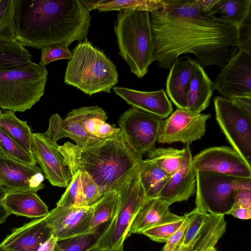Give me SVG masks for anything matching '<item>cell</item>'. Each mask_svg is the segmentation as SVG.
<instances>
[{
    "mask_svg": "<svg viewBox=\"0 0 251 251\" xmlns=\"http://www.w3.org/2000/svg\"><path fill=\"white\" fill-rule=\"evenodd\" d=\"M216 119L232 148L251 163V117L236 107L229 99H214Z\"/></svg>",
    "mask_w": 251,
    "mask_h": 251,
    "instance_id": "obj_9",
    "label": "cell"
},
{
    "mask_svg": "<svg viewBox=\"0 0 251 251\" xmlns=\"http://www.w3.org/2000/svg\"><path fill=\"white\" fill-rule=\"evenodd\" d=\"M58 150L70 173L77 170L88 173L98 185L101 198L114 190L143 160L122 131L92 147L82 148L67 142Z\"/></svg>",
    "mask_w": 251,
    "mask_h": 251,
    "instance_id": "obj_3",
    "label": "cell"
},
{
    "mask_svg": "<svg viewBox=\"0 0 251 251\" xmlns=\"http://www.w3.org/2000/svg\"><path fill=\"white\" fill-rule=\"evenodd\" d=\"M16 40L42 49L87 40L91 17L83 0H14Z\"/></svg>",
    "mask_w": 251,
    "mask_h": 251,
    "instance_id": "obj_2",
    "label": "cell"
},
{
    "mask_svg": "<svg viewBox=\"0 0 251 251\" xmlns=\"http://www.w3.org/2000/svg\"><path fill=\"white\" fill-rule=\"evenodd\" d=\"M68 62L64 82L91 96L100 92L110 93L118 82L115 65L104 53L86 40L73 49Z\"/></svg>",
    "mask_w": 251,
    "mask_h": 251,
    "instance_id": "obj_5",
    "label": "cell"
},
{
    "mask_svg": "<svg viewBox=\"0 0 251 251\" xmlns=\"http://www.w3.org/2000/svg\"><path fill=\"white\" fill-rule=\"evenodd\" d=\"M195 208L210 215L228 214L237 190L251 178L237 177L211 171L197 172Z\"/></svg>",
    "mask_w": 251,
    "mask_h": 251,
    "instance_id": "obj_8",
    "label": "cell"
},
{
    "mask_svg": "<svg viewBox=\"0 0 251 251\" xmlns=\"http://www.w3.org/2000/svg\"><path fill=\"white\" fill-rule=\"evenodd\" d=\"M197 171H211L237 177L251 178V165L232 148L212 147L192 157Z\"/></svg>",
    "mask_w": 251,
    "mask_h": 251,
    "instance_id": "obj_13",
    "label": "cell"
},
{
    "mask_svg": "<svg viewBox=\"0 0 251 251\" xmlns=\"http://www.w3.org/2000/svg\"><path fill=\"white\" fill-rule=\"evenodd\" d=\"M185 215L187 218L188 224L181 246L187 245L196 237L209 214L195 208Z\"/></svg>",
    "mask_w": 251,
    "mask_h": 251,
    "instance_id": "obj_39",
    "label": "cell"
},
{
    "mask_svg": "<svg viewBox=\"0 0 251 251\" xmlns=\"http://www.w3.org/2000/svg\"><path fill=\"white\" fill-rule=\"evenodd\" d=\"M198 63L196 60L181 55L171 66L166 83V93L177 108L187 109L190 81Z\"/></svg>",
    "mask_w": 251,
    "mask_h": 251,
    "instance_id": "obj_18",
    "label": "cell"
},
{
    "mask_svg": "<svg viewBox=\"0 0 251 251\" xmlns=\"http://www.w3.org/2000/svg\"><path fill=\"white\" fill-rule=\"evenodd\" d=\"M228 214L241 220H248L251 218V209L245 208H232Z\"/></svg>",
    "mask_w": 251,
    "mask_h": 251,
    "instance_id": "obj_48",
    "label": "cell"
},
{
    "mask_svg": "<svg viewBox=\"0 0 251 251\" xmlns=\"http://www.w3.org/2000/svg\"><path fill=\"white\" fill-rule=\"evenodd\" d=\"M114 190L119 194V206L116 215L107 223L96 245L102 248L124 245L135 216L149 200L141 184L138 166Z\"/></svg>",
    "mask_w": 251,
    "mask_h": 251,
    "instance_id": "obj_7",
    "label": "cell"
},
{
    "mask_svg": "<svg viewBox=\"0 0 251 251\" xmlns=\"http://www.w3.org/2000/svg\"><path fill=\"white\" fill-rule=\"evenodd\" d=\"M43 135L54 143L63 138H70L76 145L86 148L97 145L102 140L90 135L74 117L67 114L63 119L58 114L52 115L49 119V126Z\"/></svg>",
    "mask_w": 251,
    "mask_h": 251,
    "instance_id": "obj_22",
    "label": "cell"
},
{
    "mask_svg": "<svg viewBox=\"0 0 251 251\" xmlns=\"http://www.w3.org/2000/svg\"><path fill=\"white\" fill-rule=\"evenodd\" d=\"M1 113H1V110H0V115Z\"/></svg>",
    "mask_w": 251,
    "mask_h": 251,
    "instance_id": "obj_54",
    "label": "cell"
},
{
    "mask_svg": "<svg viewBox=\"0 0 251 251\" xmlns=\"http://www.w3.org/2000/svg\"><path fill=\"white\" fill-rule=\"evenodd\" d=\"M214 90V82L198 63L190 81L186 110L201 113L209 106Z\"/></svg>",
    "mask_w": 251,
    "mask_h": 251,
    "instance_id": "obj_25",
    "label": "cell"
},
{
    "mask_svg": "<svg viewBox=\"0 0 251 251\" xmlns=\"http://www.w3.org/2000/svg\"><path fill=\"white\" fill-rule=\"evenodd\" d=\"M185 150L179 168L170 176L158 197L170 205L186 201L196 193L197 171L192 165L193 157L189 144H186Z\"/></svg>",
    "mask_w": 251,
    "mask_h": 251,
    "instance_id": "obj_17",
    "label": "cell"
},
{
    "mask_svg": "<svg viewBox=\"0 0 251 251\" xmlns=\"http://www.w3.org/2000/svg\"><path fill=\"white\" fill-rule=\"evenodd\" d=\"M210 251H217V250L215 247H213V248H212L211 249V250Z\"/></svg>",
    "mask_w": 251,
    "mask_h": 251,
    "instance_id": "obj_53",
    "label": "cell"
},
{
    "mask_svg": "<svg viewBox=\"0 0 251 251\" xmlns=\"http://www.w3.org/2000/svg\"><path fill=\"white\" fill-rule=\"evenodd\" d=\"M59 145L45 137L43 133H32L31 152L40 165L45 177L53 186L67 187L72 179L65 165Z\"/></svg>",
    "mask_w": 251,
    "mask_h": 251,
    "instance_id": "obj_14",
    "label": "cell"
},
{
    "mask_svg": "<svg viewBox=\"0 0 251 251\" xmlns=\"http://www.w3.org/2000/svg\"><path fill=\"white\" fill-rule=\"evenodd\" d=\"M211 116L210 114H194L177 108L164 119L158 142L190 144L200 140L205 133L206 123Z\"/></svg>",
    "mask_w": 251,
    "mask_h": 251,
    "instance_id": "obj_12",
    "label": "cell"
},
{
    "mask_svg": "<svg viewBox=\"0 0 251 251\" xmlns=\"http://www.w3.org/2000/svg\"><path fill=\"white\" fill-rule=\"evenodd\" d=\"M167 202L155 198L148 200L135 216L129 229L128 237L132 234H142L146 230L162 224L184 219L169 210Z\"/></svg>",
    "mask_w": 251,
    "mask_h": 251,
    "instance_id": "obj_21",
    "label": "cell"
},
{
    "mask_svg": "<svg viewBox=\"0 0 251 251\" xmlns=\"http://www.w3.org/2000/svg\"><path fill=\"white\" fill-rule=\"evenodd\" d=\"M6 194L7 191L6 189L0 185V225L4 223L10 215L3 202Z\"/></svg>",
    "mask_w": 251,
    "mask_h": 251,
    "instance_id": "obj_46",
    "label": "cell"
},
{
    "mask_svg": "<svg viewBox=\"0 0 251 251\" xmlns=\"http://www.w3.org/2000/svg\"><path fill=\"white\" fill-rule=\"evenodd\" d=\"M251 209V183L237 190L232 208Z\"/></svg>",
    "mask_w": 251,
    "mask_h": 251,
    "instance_id": "obj_44",
    "label": "cell"
},
{
    "mask_svg": "<svg viewBox=\"0 0 251 251\" xmlns=\"http://www.w3.org/2000/svg\"><path fill=\"white\" fill-rule=\"evenodd\" d=\"M48 71L30 61L0 71V108L24 112L45 93Z\"/></svg>",
    "mask_w": 251,
    "mask_h": 251,
    "instance_id": "obj_6",
    "label": "cell"
},
{
    "mask_svg": "<svg viewBox=\"0 0 251 251\" xmlns=\"http://www.w3.org/2000/svg\"><path fill=\"white\" fill-rule=\"evenodd\" d=\"M0 251H10L0 244Z\"/></svg>",
    "mask_w": 251,
    "mask_h": 251,
    "instance_id": "obj_52",
    "label": "cell"
},
{
    "mask_svg": "<svg viewBox=\"0 0 251 251\" xmlns=\"http://www.w3.org/2000/svg\"><path fill=\"white\" fill-rule=\"evenodd\" d=\"M119 202V193L112 190L93 205L89 231L96 230L110 221L116 215Z\"/></svg>",
    "mask_w": 251,
    "mask_h": 251,
    "instance_id": "obj_31",
    "label": "cell"
},
{
    "mask_svg": "<svg viewBox=\"0 0 251 251\" xmlns=\"http://www.w3.org/2000/svg\"><path fill=\"white\" fill-rule=\"evenodd\" d=\"M0 127L31 153L32 133L26 121L20 120L14 112L8 110L0 115Z\"/></svg>",
    "mask_w": 251,
    "mask_h": 251,
    "instance_id": "obj_30",
    "label": "cell"
},
{
    "mask_svg": "<svg viewBox=\"0 0 251 251\" xmlns=\"http://www.w3.org/2000/svg\"><path fill=\"white\" fill-rule=\"evenodd\" d=\"M3 202L10 214L40 218L49 212L48 207L37 192L31 190L8 191Z\"/></svg>",
    "mask_w": 251,
    "mask_h": 251,
    "instance_id": "obj_24",
    "label": "cell"
},
{
    "mask_svg": "<svg viewBox=\"0 0 251 251\" xmlns=\"http://www.w3.org/2000/svg\"><path fill=\"white\" fill-rule=\"evenodd\" d=\"M72 52L68 46L62 44H54L41 49L39 65L45 67L52 61L60 59H70Z\"/></svg>",
    "mask_w": 251,
    "mask_h": 251,
    "instance_id": "obj_38",
    "label": "cell"
},
{
    "mask_svg": "<svg viewBox=\"0 0 251 251\" xmlns=\"http://www.w3.org/2000/svg\"><path fill=\"white\" fill-rule=\"evenodd\" d=\"M45 176L41 169L0 154V185L7 191L43 189Z\"/></svg>",
    "mask_w": 251,
    "mask_h": 251,
    "instance_id": "obj_16",
    "label": "cell"
},
{
    "mask_svg": "<svg viewBox=\"0 0 251 251\" xmlns=\"http://www.w3.org/2000/svg\"><path fill=\"white\" fill-rule=\"evenodd\" d=\"M164 119L131 106L120 117L121 131L131 148L141 157L153 148Z\"/></svg>",
    "mask_w": 251,
    "mask_h": 251,
    "instance_id": "obj_10",
    "label": "cell"
},
{
    "mask_svg": "<svg viewBox=\"0 0 251 251\" xmlns=\"http://www.w3.org/2000/svg\"><path fill=\"white\" fill-rule=\"evenodd\" d=\"M51 235L44 217L14 228L0 244L10 251H37Z\"/></svg>",
    "mask_w": 251,
    "mask_h": 251,
    "instance_id": "obj_19",
    "label": "cell"
},
{
    "mask_svg": "<svg viewBox=\"0 0 251 251\" xmlns=\"http://www.w3.org/2000/svg\"><path fill=\"white\" fill-rule=\"evenodd\" d=\"M138 171L146 198L148 200L157 198L171 176L148 158L139 163Z\"/></svg>",
    "mask_w": 251,
    "mask_h": 251,
    "instance_id": "obj_26",
    "label": "cell"
},
{
    "mask_svg": "<svg viewBox=\"0 0 251 251\" xmlns=\"http://www.w3.org/2000/svg\"><path fill=\"white\" fill-rule=\"evenodd\" d=\"M184 219L176 222L162 224L148 229L143 234L152 241L166 243L170 236L182 225Z\"/></svg>",
    "mask_w": 251,
    "mask_h": 251,
    "instance_id": "obj_40",
    "label": "cell"
},
{
    "mask_svg": "<svg viewBox=\"0 0 251 251\" xmlns=\"http://www.w3.org/2000/svg\"><path fill=\"white\" fill-rule=\"evenodd\" d=\"M68 114L76 119L90 135L98 139H110L121 131L120 128L106 123L108 118L106 113L97 105L74 109Z\"/></svg>",
    "mask_w": 251,
    "mask_h": 251,
    "instance_id": "obj_23",
    "label": "cell"
},
{
    "mask_svg": "<svg viewBox=\"0 0 251 251\" xmlns=\"http://www.w3.org/2000/svg\"><path fill=\"white\" fill-rule=\"evenodd\" d=\"M226 227L224 215L209 214L200 229L193 251H210L223 236Z\"/></svg>",
    "mask_w": 251,
    "mask_h": 251,
    "instance_id": "obj_29",
    "label": "cell"
},
{
    "mask_svg": "<svg viewBox=\"0 0 251 251\" xmlns=\"http://www.w3.org/2000/svg\"><path fill=\"white\" fill-rule=\"evenodd\" d=\"M83 2L90 11L97 9L100 12L126 9L151 12L163 6V0H98Z\"/></svg>",
    "mask_w": 251,
    "mask_h": 251,
    "instance_id": "obj_27",
    "label": "cell"
},
{
    "mask_svg": "<svg viewBox=\"0 0 251 251\" xmlns=\"http://www.w3.org/2000/svg\"><path fill=\"white\" fill-rule=\"evenodd\" d=\"M185 148L178 150L172 148H153L147 152L148 159L171 176L179 168L185 154Z\"/></svg>",
    "mask_w": 251,
    "mask_h": 251,
    "instance_id": "obj_33",
    "label": "cell"
},
{
    "mask_svg": "<svg viewBox=\"0 0 251 251\" xmlns=\"http://www.w3.org/2000/svg\"><path fill=\"white\" fill-rule=\"evenodd\" d=\"M182 225L176 230L166 242L162 251H176L182 245L188 224V219L184 215Z\"/></svg>",
    "mask_w": 251,
    "mask_h": 251,
    "instance_id": "obj_42",
    "label": "cell"
},
{
    "mask_svg": "<svg viewBox=\"0 0 251 251\" xmlns=\"http://www.w3.org/2000/svg\"><path fill=\"white\" fill-rule=\"evenodd\" d=\"M80 172V181L86 206H92L101 199L99 188L88 173Z\"/></svg>",
    "mask_w": 251,
    "mask_h": 251,
    "instance_id": "obj_41",
    "label": "cell"
},
{
    "mask_svg": "<svg viewBox=\"0 0 251 251\" xmlns=\"http://www.w3.org/2000/svg\"><path fill=\"white\" fill-rule=\"evenodd\" d=\"M229 99L234 105L251 117V97H238Z\"/></svg>",
    "mask_w": 251,
    "mask_h": 251,
    "instance_id": "obj_45",
    "label": "cell"
},
{
    "mask_svg": "<svg viewBox=\"0 0 251 251\" xmlns=\"http://www.w3.org/2000/svg\"><path fill=\"white\" fill-rule=\"evenodd\" d=\"M164 6L149 12L153 35V60L170 69L180 56L192 53L203 68H221L238 50L239 28L209 12L199 10L192 0H163Z\"/></svg>",
    "mask_w": 251,
    "mask_h": 251,
    "instance_id": "obj_1",
    "label": "cell"
},
{
    "mask_svg": "<svg viewBox=\"0 0 251 251\" xmlns=\"http://www.w3.org/2000/svg\"><path fill=\"white\" fill-rule=\"evenodd\" d=\"M57 241V239L52 235L46 240L37 251H53Z\"/></svg>",
    "mask_w": 251,
    "mask_h": 251,
    "instance_id": "obj_49",
    "label": "cell"
},
{
    "mask_svg": "<svg viewBox=\"0 0 251 251\" xmlns=\"http://www.w3.org/2000/svg\"><path fill=\"white\" fill-rule=\"evenodd\" d=\"M32 58L17 40L0 39V71L30 61Z\"/></svg>",
    "mask_w": 251,
    "mask_h": 251,
    "instance_id": "obj_32",
    "label": "cell"
},
{
    "mask_svg": "<svg viewBox=\"0 0 251 251\" xmlns=\"http://www.w3.org/2000/svg\"><path fill=\"white\" fill-rule=\"evenodd\" d=\"M114 31L120 55L131 72L142 78L154 62V39L149 12L133 9L119 11Z\"/></svg>",
    "mask_w": 251,
    "mask_h": 251,
    "instance_id": "obj_4",
    "label": "cell"
},
{
    "mask_svg": "<svg viewBox=\"0 0 251 251\" xmlns=\"http://www.w3.org/2000/svg\"><path fill=\"white\" fill-rule=\"evenodd\" d=\"M0 154L31 165H36L33 155L0 127Z\"/></svg>",
    "mask_w": 251,
    "mask_h": 251,
    "instance_id": "obj_35",
    "label": "cell"
},
{
    "mask_svg": "<svg viewBox=\"0 0 251 251\" xmlns=\"http://www.w3.org/2000/svg\"><path fill=\"white\" fill-rule=\"evenodd\" d=\"M238 49L251 53V14L239 28Z\"/></svg>",
    "mask_w": 251,
    "mask_h": 251,
    "instance_id": "obj_43",
    "label": "cell"
},
{
    "mask_svg": "<svg viewBox=\"0 0 251 251\" xmlns=\"http://www.w3.org/2000/svg\"><path fill=\"white\" fill-rule=\"evenodd\" d=\"M200 231L197 235L196 236V237L193 240H192L188 244L185 246H181L176 251H193L195 245L200 236Z\"/></svg>",
    "mask_w": 251,
    "mask_h": 251,
    "instance_id": "obj_51",
    "label": "cell"
},
{
    "mask_svg": "<svg viewBox=\"0 0 251 251\" xmlns=\"http://www.w3.org/2000/svg\"><path fill=\"white\" fill-rule=\"evenodd\" d=\"M218 0H192V2L199 10L210 13Z\"/></svg>",
    "mask_w": 251,
    "mask_h": 251,
    "instance_id": "obj_47",
    "label": "cell"
},
{
    "mask_svg": "<svg viewBox=\"0 0 251 251\" xmlns=\"http://www.w3.org/2000/svg\"><path fill=\"white\" fill-rule=\"evenodd\" d=\"M114 92L128 104L163 119L167 118L173 111L172 104L163 89L145 92L127 88L114 86Z\"/></svg>",
    "mask_w": 251,
    "mask_h": 251,
    "instance_id": "obj_20",
    "label": "cell"
},
{
    "mask_svg": "<svg viewBox=\"0 0 251 251\" xmlns=\"http://www.w3.org/2000/svg\"><path fill=\"white\" fill-rule=\"evenodd\" d=\"M85 251H124V245L114 248H102L95 245Z\"/></svg>",
    "mask_w": 251,
    "mask_h": 251,
    "instance_id": "obj_50",
    "label": "cell"
},
{
    "mask_svg": "<svg viewBox=\"0 0 251 251\" xmlns=\"http://www.w3.org/2000/svg\"><path fill=\"white\" fill-rule=\"evenodd\" d=\"M106 225L95 230L57 240L53 251H85L97 245Z\"/></svg>",
    "mask_w": 251,
    "mask_h": 251,
    "instance_id": "obj_34",
    "label": "cell"
},
{
    "mask_svg": "<svg viewBox=\"0 0 251 251\" xmlns=\"http://www.w3.org/2000/svg\"><path fill=\"white\" fill-rule=\"evenodd\" d=\"M0 39L17 40L14 0H0Z\"/></svg>",
    "mask_w": 251,
    "mask_h": 251,
    "instance_id": "obj_37",
    "label": "cell"
},
{
    "mask_svg": "<svg viewBox=\"0 0 251 251\" xmlns=\"http://www.w3.org/2000/svg\"><path fill=\"white\" fill-rule=\"evenodd\" d=\"M210 13L239 28L251 14V0H218Z\"/></svg>",
    "mask_w": 251,
    "mask_h": 251,
    "instance_id": "obj_28",
    "label": "cell"
},
{
    "mask_svg": "<svg viewBox=\"0 0 251 251\" xmlns=\"http://www.w3.org/2000/svg\"><path fill=\"white\" fill-rule=\"evenodd\" d=\"M214 88L222 97H251V53L238 49L221 68Z\"/></svg>",
    "mask_w": 251,
    "mask_h": 251,
    "instance_id": "obj_11",
    "label": "cell"
},
{
    "mask_svg": "<svg viewBox=\"0 0 251 251\" xmlns=\"http://www.w3.org/2000/svg\"><path fill=\"white\" fill-rule=\"evenodd\" d=\"M92 206L57 205L45 217L52 235L57 240L89 231Z\"/></svg>",
    "mask_w": 251,
    "mask_h": 251,
    "instance_id": "obj_15",
    "label": "cell"
},
{
    "mask_svg": "<svg viewBox=\"0 0 251 251\" xmlns=\"http://www.w3.org/2000/svg\"><path fill=\"white\" fill-rule=\"evenodd\" d=\"M81 172L77 170L71 173L72 179L56 205L69 207L87 206L80 181Z\"/></svg>",
    "mask_w": 251,
    "mask_h": 251,
    "instance_id": "obj_36",
    "label": "cell"
}]
</instances>
